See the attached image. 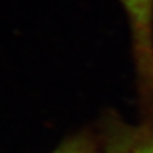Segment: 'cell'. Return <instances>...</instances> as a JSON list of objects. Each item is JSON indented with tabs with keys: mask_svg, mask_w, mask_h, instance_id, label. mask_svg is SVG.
<instances>
[{
	"mask_svg": "<svg viewBox=\"0 0 153 153\" xmlns=\"http://www.w3.org/2000/svg\"><path fill=\"white\" fill-rule=\"evenodd\" d=\"M130 31L136 87L143 110L153 107V0H120Z\"/></svg>",
	"mask_w": 153,
	"mask_h": 153,
	"instance_id": "1",
	"label": "cell"
},
{
	"mask_svg": "<svg viewBox=\"0 0 153 153\" xmlns=\"http://www.w3.org/2000/svg\"><path fill=\"white\" fill-rule=\"evenodd\" d=\"M106 143L101 153H153V108L145 111L136 126L114 120L106 126Z\"/></svg>",
	"mask_w": 153,
	"mask_h": 153,
	"instance_id": "2",
	"label": "cell"
},
{
	"mask_svg": "<svg viewBox=\"0 0 153 153\" xmlns=\"http://www.w3.org/2000/svg\"><path fill=\"white\" fill-rule=\"evenodd\" d=\"M53 153H101V148L93 135L81 133L68 139Z\"/></svg>",
	"mask_w": 153,
	"mask_h": 153,
	"instance_id": "3",
	"label": "cell"
}]
</instances>
